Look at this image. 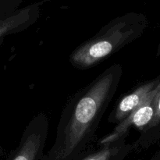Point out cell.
<instances>
[{
  "label": "cell",
  "mask_w": 160,
  "mask_h": 160,
  "mask_svg": "<svg viewBox=\"0 0 160 160\" xmlns=\"http://www.w3.org/2000/svg\"><path fill=\"white\" fill-rule=\"evenodd\" d=\"M143 30L144 23L136 20L112 22L75 48L70 56V63L79 70L95 67L140 37Z\"/></svg>",
  "instance_id": "cell-2"
},
{
  "label": "cell",
  "mask_w": 160,
  "mask_h": 160,
  "mask_svg": "<svg viewBox=\"0 0 160 160\" xmlns=\"http://www.w3.org/2000/svg\"><path fill=\"white\" fill-rule=\"evenodd\" d=\"M28 17L23 16L11 17L0 23V38L22 31L29 25Z\"/></svg>",
  "instance_id": "cell-7"
},
{
  "label": "cell",
  "mask_w": 160,
  "mask_h": 160,
  "mask_svg": "<svg viewBox=\"0 0 160 160\" xmlns=\"http://www.w3.org/2000/svg\"><path fill=\"white\" fill-rule=\"evenodd\" d=\"M160 123V83L159 85V89L157 91L156 97L154 99V115L152 120L151 123H149L146 129H150L152 128L157 126Z\"/></svg>",
  "instance_id": "cell-8"
},
{
  "label": "cell",
  "mask_w": 160,
  "mask_h": 160,
  "mask_svg": "<svg viewBox=\"0 0 160 160\" xmlns=\"http://www.w3.org/2000/svg\"><path fill=\"white\" fill-rule=\"evenodd\" d=\"M127 136H123L116 142L101 146L97 151L90 152L81 160H124L134 148L133 145L127 144Z\"/></svg>",
  "instance_id": "cell-6"
},
{
  "label": "cell",
  "mask_w": 160,
  "mask_h": 160,
  "mask_svg": "<svg viewBox=\"0 0 160 160\" xmlns=\"http://www.w3.org/2000/svg\"><path fill=\"white\" fill-rule=\"evenodd\" d=\"M122 76L121 65L113 64L70 98L61 113L52 146L42 160H81L90 153Z\"/></svg>",
  "instance_id": "cell-1"
},
{
  "label": "cell",
  "mask_w": 160,
  "mask_h": 160,
  "mask_svg": "<svg viewBox=\"0 0 160 160\" xmlns=\"http://www.w3.org/2000/svg\"><path fill=\"white\" fill-rule=\"evenodd\" d=\"M159 83L160 81L159 84L128 117L117 123L112 132L99 141L100 146L116 142L123 136H128V131L132 127H135L141 131L146 129L154 115V99L159 89Z\"/></svg>",
  "instance_id": "cell-4"
},
{
  "label": "cell",
  "mask_w": 160,
  "mask_h": 160,
  "mask_svg": "<svg viewBox=\"0 0 160 160\" xmlns=\"http://www.w3.org/2000/svg\"><path fill=\"white\" fill-rule=\"evenodd\" d=\"M159 81L160 78L145 83L120 98L109 117V122L112 123H119L124 120L146 98L152 90L159 84Z\"/></svg>",
  "instance_id": "cell-5"
},
{
  "label": "cell",
  "mask_w": 160,
  "mask_h": 160,
  "mask_svg": "<svg viewBox=\"0 0 160 160\" xmlns=\"http://www.w3.org/2000/svg\"><path fill=\"white\" fill-rule=\"evenodd\" d=\"M49 123L43 112L34 116L23 131L19 145L8 160H42L48 135Z\"/></svg>",
  "instance_id": "cell-3"
}]
</instances>
